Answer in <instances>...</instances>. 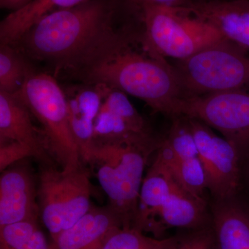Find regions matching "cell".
<instances>
[{"instance_id":"1","label":"cell","mask_w":249,"mask_h":249,"mask_svg":"<svg viewBox=\"0 0 249 249\" xmlns=\"http://www.w3.org/2000/svg\"><path fill=\"white\" fill-rule=\"evenodd\" d=\"M76 72L89 84L120 90L170 117L184 97L173 64L157 52L143 29L142 34L122 30Z\"/></svg>"},{"instance_id":"2","label":"cell","mask_w":249,"mask_h":249,"mask_svg":"<svg viewBox=\"0 0 249 249\" xmlns=\"http://www.w3.org/2000/svg\"><path fill=\"white\" fill-rule=\"evenodd\" d=\"M114 9L106 0H90L42 18L14 45L29 58L76 72L120 34Z\"/></svg>"},{"instance_id":"3","label":"cell","mask_w":249,"mask_h":249,"mask_svg":"<svg viewBox=\"0 0 249 249\" xmlns=\"http://www.w3.org/2000/svg\"><path fill=\"white\" fill-rule=\"evenodd\" d=\"M152 152L129 145H92L83 163L95 166L96 176L109 204L124 223L133 227L137 213L142 175Z\"/></svg>"},{"instance_id":"4","label":"cell","mask_w":249,"mask_h":249,"mask_svg":"<svg viewBox=\"0 0 249 249\" xmlns=\"http://www.w3.org/2000/svg\"><path fill=\"white\" fill-rule=\"evenodd\" d=\"M16 94L42 124L49 152L60 168L73 170L83 165L70 126L66 94L55 78L31 71Z\"/></svg>"},{"instance_id":"5","label":"cell","mask_w":249,"mask_h":249,"mask_svg":"<svg viewBox=\"0 0 249 249\" xmlns=\"http://www.w3.org/2000/svg\"><path fill=\"white\" fill-rule=\"evenodd\" d=\"M173 65L184 97L249 89L248 51L229 41L175 60Z\"/></svg>"},{"instance_id":"6","label":"cell","mask_w":249,"mask_h":249,"mask_svg":"<svg viewBox=\"0 0 249 249\" xmlns=\"http://www.w3.org/2000/svg\"><path fill=\"white\" fill-rule=\"evenodd\" d=\"M139 9L145 35L165 58L183 60L229 41L186 6H145Z\"/></svg>"},{"instance_id":"7","label":"cell","mask_w":249,"mask_h":249,"mask_svg":"<svg viewBox=\"0 0 249 249\" xmlns=\"http://www.w3.org/2000/svg\"><path fill=\"white\" fill-rule=\"evenodd\" d=\"M37 183L40 219L52 239L76 224L92 206L89 175L84 165L63 170L40 165Z\"/></svg>"},{"instance_id":"8","label":"cell","mask_w":249,"mask_h":249,"mask_svg":"<svg viewBox=\"0 0 249 249\" xmlns=\"http://www.w3.org/2000/svg\"><path fill=\"white\" fill-rule=\"evenodd\" d=\"M176 115L202 121L242 152L249 150V89L183 98L176 108Z\"/></svg>"},{"instance_id":"9","label":"cell","mask_w":249,"mask_h":249,"mask_svg":"<svg viewBox=\"0 0 249 249\" xmlns=\"http://www.w3.org/2000/svg\"><path fill=\"white\" fill-rule=\"evenodd\" d=\"M160 139L156 137L126 93L107 88L95 120L92 145H129L153 153L160 146Z\"/></svg>"},{"instance_id":"10","label":"cell","mask_w":249,"mask_h":249,"mask_svg":"<svg viewBox=\"0 0 249 249\" xmlns=\"http://www.w3.org/2000/svg\"><path fill=\"white\" fill-rule=\"evenodd\" d=\"M198 157L204 166L208 190L215 201L235 198L240 184L242 150L228 139L219 137L202 121L189 117Z\"/></svg>"},{"instance_id":"11","label":"cell","mask_w":249,"mask_h":249,"mask_svg":"<svg viewBox=\"0 0 249 249\" xmlns=\"http://www.w3.org/2000/svg\"><path fill=\"white\" fill-rule=\"evenodd\" d=\"M29 159L11 165L0 177V227L38 222V183Z\"/></svg>"},{"instance_id":"12","label":"cell","mask_w":249,"mask_h":249,"mask_svg":"<svg viewBox=\"0 0 249 249\" xmlns=\"http://www.w3.org/2000/svg\"><path fill=\"white\" fill-rule=\"evenodd\" d=\"M31 114L16 93L0 91V143L10 142L29 145L40 165L54 164L45 139L41 138Z\"/></svg>"},{"instance_id":"13","label":"cell","mask_w":249,"mask_h":249,"mask_svg":"<svg viewBox=\"0 0 249 249\" xmlns=\"http://www.w3.org/2000/svg\"><path fill=\"white\" fill-rule=\"evenodd\" d=\"M124 227L120 217L109 207L92 206L71 227L51 241L52 249H102L107 237Z\"/></svg>"},{"instance_id":"14","label":"cell","mask_w":249,"mask_h":249,"mask_svg":"<svg viewBox=\"0 0 249 249\" xmlns=\"http://www.w3.org/2000/svg\"><path fill=\"white\" fill-rule=\"evenodd\" d=\"M185 6L229 42L249 52V0L194 1Z\"/></svg>"},{"instance_id":"15","label":"cell","mask_w":249,"mask_h":249,"mask_svg":"<svg viewBox=\"0 0 249 249\" xmlns=\"http://www.w3.org/2000/svg\"><path fill=\"white\" fill-rule=\"evenodd\" d=\"M176 185L168 167L155 157L142 181L133 227L142 232H152L160 209Z\"/></svg>"},{"instance_id":"16","label":"cell","mask_w":249,"mask_h":249,"mask_svg":"<svg viewBox=\"0 0 249 249\" xmlns=\"http://www.w3.org/2000/svg\"><path fill=\"white\" fill-rule=\"evenodd\" d=\"M107 87L91 84L75 89L67 95L70 126L73 137L83 155L93 144V127L98 111L103 104Z\"/></svg>"},{"instance_id":"17","label":"cell","mask_w":249,"mask_h":249,"mask_svg":"<svg viewBox=\"0 0 249 249\" xmlns=\"http://www.w3.org/2000/svg\"><path fill=\"white\" fill-rule=\"evenodd\" d=\"M212 224L215 249H249V211L234 198L215 201Z\"/></svg>"},{"instance_id":"18","label":"cell","mask_w":249,"mask_h":249,"mask_svg":"<svg viewBox=\"0 0 249 249\" xmlns=\"http://www.w3.org/2000/svg\"><path fill=\"white\" fill-rule=\"evenodd\" d=\"M205 201L196 199L182 189L178 183L157 216L152 232L160 238L168 229L203 228L207 219Z\"/></svg>"},{"instance_id":"19","label":"cell","mask_w":249,"mask_h":249,"mask_svg":"<svg viewBox=\"0 0 249 249\" xmlns=\"http://www.w3.org/2000/svg\"><path fill=\"white\" fill-rule=\"evenodd\" d=\"M89 1L90 0H32L21 9L10 12L0 23L1 44L14 45L42 18Z\"/></svg>"},{"instance_id":"20","label":"cell","mask_w":249,"mask_h":249,"mask_svg":"<svg viewBox=\"0 0 249 249\" xmlns=\"http://www.w3.org/2000/svg\"><path fill=\"white\" fill-rule=\"evenodd\" d=\"M164 138L160 139L156 158L165 165L198 157L196 140L188 116L176 115Z\"/></svg>"},{"instance_id":"21","label":"cell","mask_w":249,"mask_h":249,"mask_svg":"<svg viewBox=\"0 0 249 249\" xmlns=\"http://www.w3.org/2000/svg\"><path fill=\"white\" fill-rule=\"evenodd\" d=\"M0 249H52L38 222L27 221L0 227Z\"/></svg>"},{"instance_id":"22","label":"cell","mask_w":249,"mask_h":249,"mask_svg":"<svg viewBox=\"0 0 249 249\" xmlns=\"http://www.w3.org/2000/svg\"><path fill=\"white\" fill-rule=\"evenodd\" d=\"M22 53L14 46L0 47V91L17 93L22 89L29 73Z\"/></svg>"},{"instance_id":"23","label":"cell","mask_w":249,"mask_h":249,"mask_svg":"<svg viewBox=\"0 0 249 249\" xmlns=\"http://www.w3.org/2000/svg\"><path fill=\"white\" fill-rule=\"evenodd\" d=\"M165 165L178 186L196 199L206 201L207 178L199 157Z\"/></svg>"},{"instance_id":"24","label":"cell","mask_w":249,"mask_h":249,"mask_svg":"<svg viewBox=\"0 0 249 249\" xmlns=\"http://www.w3.org/2000/svg\"><path fill=\"white\" fill-rule=\"evenodd\" d=\"M169 239L149 237L135 228L121 227L111 232L102 249H163Z\"/></svg>"},{"instance_id":"25","label":"cell","mask_w":249,"mask_h":249,"mask_svg":"<svg viewBox=\"0 0 249 249\" xmlns=\"http://www.w3.org/2000/svg\"><path fill=\"white\" fill-rule=\"evenodd\" d=\"M163 249H215L213 229L201 228L179 237H170Z\"/></svg>"},{"instance_id":"26","label":"cell","mask_w":249,"mask_h":249,"mask_svg":"<svg viewBox=\"0 0 249 249\" xmlns=\"http://www.w3.org/2000/svg\"><path fill=\"white\" fill-rule=\"evenodd\" d=\"M35 158L32 149L22 142H10L0 143V171L3 172L11 165L27 160Z\"/></svg>"},{"instance_id":"27","label":"cell","mask_w":249,"mask_h":249,"mask_svg":"<svg viewBox=\"0 0 249 249\" xmlns=\"http://www.w3.org/2000/svg\"><path fill=\"white\" fill-rule=\"evenodd\" d=\"M137 9L145 6H184L193 2L191 0H127Z\"/></svg>"},{"instance_id":"28","label":"cell","mask_w":249,"mask_h":249,"mask_svg":"<svg viewBox=\"0 0 249 249\" xmlns=\"http://www.w3.org/2000/svg\"><path fill=\"white\" fill-rule=\"evenodd\" d=\"M32 0H0V6L1 9L13 12L26 6Z\"/></svg>"}]
</instances>
